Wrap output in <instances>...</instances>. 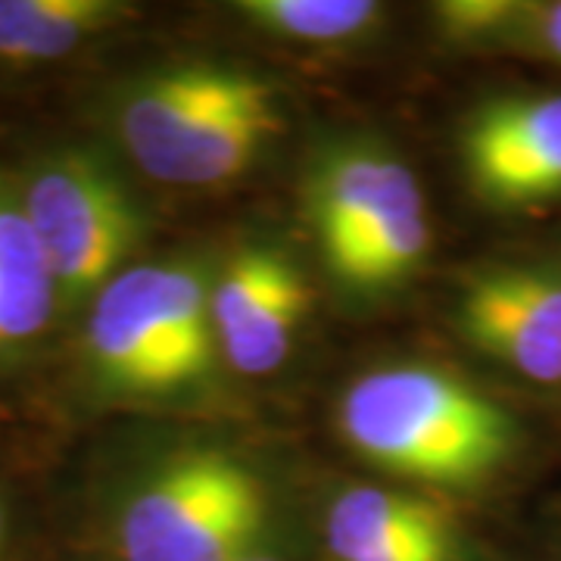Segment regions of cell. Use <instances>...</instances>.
I'll list each match as a JSON object with an SVG mask.
<instances>
[{
  "label": "cell",
  "mask_w": 561,
  "mask_h": 561,
  "mask_svg": "<svg viewBox=\"0 0 561 561\" xmlns=\"http://www.w3.org/2000/svg\"><path fill=\"white\" fill-rule=\"evenodd\" d=\"M57 297V280L25 206L0 194V350L41 334Z\"/></svg>",
  "instance_id": "cell-10"
},
{
  "label": "cell",
  "mask_w": 561,
  "mask_h": 561,
  "mask_svg": "<svg viewBox=\"0 0 561 561\" xmlns=\"http://www.w3.org/2000/svg\"><path fill=\"white\" fill-rule=\"evenodd\" d=\"M247 561H268V559H247Z\"/></svg>",
  "instance_id": "cell-19"
},
{
  "label": "cell",
  "mask_w": 561,
  "mask_h": 561,
  "mask_svg": "<svg viewBox=\"0 0 561 561\" xmlns=\"http://www.w3.org/2000/svg\"><path fill=\"white\" fill-rule=\"evenodd\" d=\"M243 16L297 41H346L381 16L368 0H247Z\"/></svg>",
  "instance_id": "cell-14"
},
{
  "label": "cell",
  "mask_w": 561,
  "mask_h": 561,
  "mask_svg": "<svg viewBox=\"0 0 561 561\" xmlns=\"http://www.w3.org/2000/svg\"><path fill=\"white\" fill-rule=\"evenodd\" d=\"M278 128L275 88L228 66L160 72L122 106V138L140 169L187 187L241 175Z\"/></svg>",
  "instance_id": "cell-2"
},
{
  "label": "cell",
  "mask_w": 561,
  "mask_h": 561,
  "mask_svg": "<svg viewBox=\"0 0 561 561\" xmlns=\"http://www.w3.org/2000/svg\"><path fill=\"white\" fill-rule=\"evenodd\" d=\"M22 206L66 297L103 287L138 241V213L122 184L84 153L41 165Z\"/></svg>",
  "instance_id": "cell-5"
},
{
  "label": "cell",
  "mask_w": 561,
  "mask_h": 561,
  "mask_svg": "<svg viewBox=\"0 0 561 561\" xmlns=\"http://www.w3.org/2000/svg\"><path fill=\"white\" fill-rule=\"evenodd\" d=\"M461 160L471 187L493 206H537L561 197V94H518L481 106Z\"/></svg>",
  "instance_id": "cell-7"
},
{
  "label": "cell",
  "mask_w": 561,
  "mask_h": 561,
  "mask_svg": "<svg viewBox=\"0 0 561 561\" xmlns=\"http://www.w3.org/2000/svg\"><path fill=\"white\" fill-rule=\"evenodd\" d=\"M446 537H453V527L440 515V508L400 490H346L328 515V546L341 561L371 559L390 549Z\"/></svg>",
  "instance_id": "cell-9"
},
{
  "label": "cell",
  "mask_w": 561,
  "mask_h": 561,
  "mask_svg": "<svg viewBox=\"0 0 561 561\" xmlns=\"http://www.w3.org/2000/svg\"><path fill=\"white\" fill-rule=\"evenodd\" d=\"M427 243H431V221H427L421 187H415L365 231V238L353 247V253L334 275L343 284L365 290L397 284L419 265L421 256L427 253Z\"/></svg>",
  "instance_id": "cell-12"
},
{
  "label": "cell",
  "mask_w": 561,
  "mask_h": 561,
  "mask_svg": "<svg viewBox=\"0 0 561 561\" xmlns=\"http://www.w3.org/2000/svg\"><path fill=\"white\" fill-rule=\"evenodd\" d=\"M540 38L549 54L561 60V3H549L540 13Z\"/></svg>",
  "instance_id": "cell-17"
},
{
  "label": "cell",
  "mask_w": 561,
  "mask_h": 561,
  "mask_svg": "<svg viewBox=\"0 0 561 561\" xmlns=\"http://www.w3.org/2000/svg\"><path fill=\"white\" fill-rule=\"evenodd\" d=\"M456 321L465 341L534 383H561V268L496 265L465 280Z\"/></svg>",
  "instance_id": "cell-6"
},
{
  "label": "cell",
  "mask_w": 561,
  "mask_h": 561,
  "mask_svg": "<svg viewBox=\"0 0 561 561\" xmlns=\"http://www.w3.org/2000/svg\"><path fill=\"white\" fill-rule=\"evenodd\" d=\"M209 287L187 265H140L103 284L88 319V353L125 393H172L213 359Z\"/></svg>",
  "instance_id": "cell-3"
},
{
  "label": "cell",
  "mask_w": 561,
  "mask_h": 561,
  "mask_svg": "<svg viewBox=\"0 0 561 561\" xmlns=\"http://www.w3.org/2000/svg\"><path fill=\"white\" fill-rule=\"evenodd\" d=\"M419 181L409 165L371 144H356L321 162L309 184V209L331 272H337L365 231Z\"/></svg>",
  "instance_id": "cell-8"
},
{
  "label": "cell",
  "mask_w": 561,
  "mask_h": 561,
  "mask_svg": "<svg viewBox=\"0 0 561 561\" xmlns=\"http://www.w3.org/2000/svg\"><path fill=\"white\" fill-rule=\"evenodd\" d=\"M0 540H3V512H0Z\"/></svg>",
  "instance_id": "cell-18"
},
{
  "label": "cell",
  "mask_w": 561,
  "mask_h": 561,
  "mask_svg": "<svg viewBox=\"0 0 561 561\" xmlns=\"http://www.w3.org/2000/svg\"><path fill=\"white\" fill-rule=\"evenodd\" d=\"M265 524V493L238 459L197 449L179 456L125 505V561H247Z\"/></svg>",
  "instance_id": "cell-4"
},
{
  "label": "cell",
  "mask_w": 561,
  "mask_h": 561,
  "mask_svg": "<svg viewBox=\"0 0 561 561\" xmlns=\"http://www.w3.org/2000/svg\"><path fill=\"white\" fill-rule=\"evenodd\" d=\"M518 10H522L518 3H505V0H449L437 7V16L449 35L478 38L500 32L505 22L518 16Z\"/></svg>",
  "instance_id": "cell-15"
},
{
  "label": "cell",
  "mask_w": 561,
  "mask_h": 561,
  "mask_svg": "<svg viewBox=\"0 0 561 561\" xmlns=\"http://www.w3.org/2000/svg\"><path fill=\"white\" fill-rule=\"evenodd\" d=\"M343 437L368 461L402 478L471 486L512 456L515 424L474 387L427 365L365 375L341 402Z\"/></svg>",
  "instance_id": "cell-1"
},
{
  "label": "cell",
  "mask_w": 561,
  "mask_h": 561,
  "mask_svg": "<svg viewBox=\"0 0 561 561\" xmlns=\"http://www.w3.org/2000/svg\"><path fill=\"white\" fill-rule=\"evenodd\" d=\"M119 16L113 0H0V60H54Z\"/></svg>",
  "instance_id": "cell-11"
},
{
  "label": "cell",
  "mask_w": 561,
  "mask_h": 561,
  "mask_svg": "<svg viewBox=\"0 0 561 561\" xmlns=\"http://www.w3.org/2000/svg\"><path fill=\"white\" fill-rule=\"evenodd\" d=\"M362 561H456V537L419 542V546H402V549H390V552Z\"/></svg>",
  "instance_id": "cell-16"
},
{
  "label": "cell",
  "mask_w": 561,
  "mask_h": 561,
  "mask_svg": "<svg viewBox=\"0 0 561 561\" xmlns=\"http://www.w3.org/2000/svg\"><path fill=\"white\" fill-rule=\"evenodd\" d=\"M306 312H309V284L290 265L278 284L265 294V300L241 321V328L221 341L228 362L243 375L275 371L290 353V343L297 337Z\"/></svg>",
  "instance_id": "cell-13"
}]
</instances>
